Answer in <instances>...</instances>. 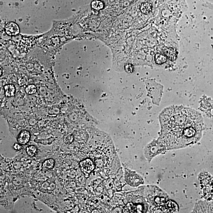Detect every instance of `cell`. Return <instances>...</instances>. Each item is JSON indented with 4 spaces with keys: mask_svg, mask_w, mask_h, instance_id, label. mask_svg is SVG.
Instances as JSON below:
<instances>
[{
    "mask_svg": "<svg viewBox=\"0 0 213 213\" xmlns=\"http://www.w3.org/2000/svg\"><path fill=\"white\" fill-rule=\"evenodd\" d=\"M161 131L157 141L167 150L186 148L202 138L204 120L201 114L189 107L173 105L160 115Z\"/></svg>",
    "mask_w": 213,
    "mask_h": 213,
    "instance_id": "6da1fadb",
    "label": "cell"
},
{
    "mask_svg": "<svg viewBox=\"0 0 213 213\" xmlns=\"http://www.w3.org/2000/svg\"><path fill=\"white\" fill-rule=\"evenodd\" d=\"M144 195L149 205L150 212L165 213V206L169 200L166 192L155 186H144Z\"/></svg>",
    "mask_w": 213,
    "mask_h": 213,
    "instance_id": "7a4b0ae2",
    "label": "cell"
},
{
    "mask_svg": "<svg viewBox=\"0 0 213 213\" xmlns=\"http://www.w3.org/2000/svg\"><path fill=\"white\" fill-rule=\"evenodd\" d=\"M126 199L127 202L124 209V212H150L149 205L144 195V186L136 191L127 193Z\"/></svg>",
    "mask_w": 213,
    "mask_h": 213,
    "instance_id": "3957f363",
    "label": "cell"
},
{
    "mask_svg": "<svg viewBox=\"0 0 213 213\" xmlns=\"http://www.w3.org/2000/svg\"><path fill=\"white\" fill-rule=\"evenodd\" d=\"M199 178L204 198L206 201H213V176L204 172L200 174Z\"/></svg>",
    "mask_w": 213,
    "mask_h": 213,
    "instance_id": "277c9868",
    "label": "cell"
},
{
    "mask_svg": "<svg viewBox=\"0 0 213 213\" xmlns=\"http://www.w3.org/2000/svg\"><path fill=\"white\" fill-rule=\"evenodd\" d=\"M167 150L157 140H154L149 143L144 148V157L150 163L154 157L167 151Z\"/></svg>",
    "mask_w": 213,
    "mask_h": 213,
    "instance_id": "5b68a950",
    "label": "cell"
},
{
    "mask_svg": "<svg viewBox=\"0 0 213 213\" xmlns=\"http://www.w3.org/2000/svg\"><path fill=\"white\" fill-rule=\"evenodd\" d=\"M124 171L125 182L130 186L137 187L144 184L143 177L135 171L127 168H125Z\"/></svg>",
    "mask_w": 213,
    "mask_h": 213,
    "instance_id": "8992f818",
    "label": "cell"
},
{
    "mask_svg": "<svg viewBox=\"0 0 213 213\" xmlns=\"http://www.w3.org/2000/svg\"><path fill=\"white\" fill-rule=\"evenodd\" d=\"M193 212L213 213V201H198L195 205Z\"/></svg>",
    "mask_w": 213,
    "mask_h": 213,
    "instance_id": "52a82bcc",
    "label": "cell"
},
{
    "mask_svg": "<svg viewBox=\"0 0 213 213\" xmlns=\"http://www.w3.org/2000/svg\"><path fill=\"white\" fill-rule=\"evenodd\" d=\"M80 167L82 172L86 177H88L92 172L95 169V163L90 158H86L81 161L79 163Z\"/></svg>",
    "mask_w": 213,
    "mask_h": 213,
    "instance_id": "ba28073f",
    "label": "cell"
},
{
    "mask_svg": "<svg viewBox=\"0 0 213 213\" xmlns=\"http://www.w3.org/2000/svg\"><path fill=\"white\" fill-rule=\"evenodd\" d=\"M31 135L29 131L27 130H23L19 133L17 137V140L21 144H25L29 142Z\"/></svg>",
    "mask_w": 213,
    "mask_h": 213,
    "instance_id": "9c48e42d",
    "label": "cell"
},
{
    "mask_svg": "<svg viewBox=\"0 0 213 213\" xmlns=\"http://www.w3.org/2000/svg\"><path fill=\"white\" fill-rule=\"evenodd\" d=\"M6 31L8 34L10 35H15L19 33V28L15 23L10 22L6 24Z\"/></svg>",
    "mask_w": 213,
    "mask_h": 213,
    "instance_id": "30bf717a",
    "label": "cell"
},
{
    "mask_svg": "<svg viewBox=\"0 0 213 213\" xmlns=\"http://www.w3.org/2000/svg\"><path fill=\"white\" fill-rule=\"evenodd\" d=\"M165 55L171 61H174L176 59L177 54L175 49L169 48L164 51Z\"/></svg>",
    "mask_w": 213,
    "mask_h": 213,
    "instance_id": "8fae6325",
    "label": "cell"
},
{
    "mask_svg": "<svg viewBox=\"0 0 213 213\" xmlns=\"http://www.w3.org/2000/svg\"><path fill=\"white\" fill-rule=\"evenodd\" d=\"M4 90L5 95L8 97L13 96L15 95V89L14 85H7L4 86Z\"/></svg>",
    "mask_w": 213,
    "mask_h": 213,
    "instance_id": "7c38bea8",
    "label": "cell"
},
{
    "mask_svg": "<svg viewBox=\"0 0 213 213\" xmlns=\"http://www.w3.org/2000/svg\"><path fill=\"white\" fill-rule=\"evenodd\" d=\"M55 164V161L53 159H49L44 161L42 164V168L44 170H49L52 169Z\"/></svg>",
    "mask_w": 213,
    "mask_h": 213,
    "instance_id": "4fadbf2b",
    "label": "cell"
},
{
    "mask_svg": "<svg viewBox=\"0 0 213 213\" xmlns=\"http://www.w3.org/2000/svg\"><path fill=\"white\" fill-rule=\"evenodd\" d=\"M167 58L166 55L160 53H157L156 54L155 56L154 60L156 64L161 65L166 63L167 60Z\"/></svg>",
    "mask_w": 213,
    "mask_h": 213,
    "instance_id": "5bb4252c",
    "label": "cell"
},
{
    "mask_svg": "<svg viewBox=\"0 0 213 213\" xmlns=\"http://www.w3.org/2000/svg\"><path fill=\"white\" fill-rule=\"evenodd\" d=\"M140 10L143 14H149L152 10L151 5L148 2H143L140 6Z\"/></svg>",
    "mask_w": 213,
    "mask_h": 213,
    "instance_id": "9a60e30c",
    "label": "cell"
},
{
    "mask_svg": "<svg viewBox=\"0 0 213 213\" xmlns=\"http://www.w3.org/2000/svg\"><path fill=\"white\" fill-rule=\"evenodd\" d=\"M104 6V2L100 0H95L91 3L92 8L96 10H102Z\"/></svg>",
    "mask_w": 213,
    "mask_h": 213,
    "instance_id": "2e32d148",
    "label": "cell"
},
{
    "mask_svg": "<svg viewBox=\"0 0 213 213\" xmlns=\"http://www.w3.org/2000/svg\"><path fill=\"white\" fill-rule=\"evenodd\" d=\"M37 151V147L34 145L29 146L26 148V152L28 156L33 157Z\"/></svg>",
    "mask_w": 213,
    "mask_h": 213,
    "instance_id": "e0dca14e",
    "label": "cell"
},
{
    "mask_svg": "<svg viewBox=\"0 0 213 213\" xmlns=\"http://www.w3.org/2000/svg\"><path fill=\"white\" fill-rule=\"evenodd\" d=\"M37 88L34 85H30L26 88L25 92L28 95H33L37 92Z\"/></svg>",
    "mask_w": 213,
    "mask_h": 213,
    "instance_id": "ac0fdd59",
    "label": "cell"
},
{
    "mask_svg": "<svg viewBox=\"0 0 213 213\" xmlns=\"http://www.w3.org/2000/svg\"><path fill=\"white\" fill-rule=\"evenodd\" d=\"M74 140V137L72 134H67L64 136V140L66 144H69L72 143Z\"/></svg>",
    "mask_w": 213,
    "mask_h": 213,
    "instance_id": "d6986e66",
    "label": "cell"
},
{
    "mask_svg": "<svg viewBox=\"0 0 213 213\" xmlns=\"http://www.w3.org/2000/svg\"><path fill=\"white\" fill-rule=\"evenodd\" d=\"M125 70L127 73H132L134 70V66L131 64H126L125 66Z\"/></svg>",
    "mask_w": 213,
    "mask_h": 213,
    "instance_id": "ffe728a7",
    "label": "cell"
},
{
    "mask_svg": "<svg viewBox=\"0 0 213 213\" xmlns=\"http://www.w3.org/2000/svg\"><path fill=\"white\" fill-rule=\"evenodd\" d=\"M22 147L21 144L19 143H15L14 145V148L16 150H19L21 149Z\"/></svg>",
    "mask_w": 213,
    "mask_h": 213,
    "instance_id": "44dd1931",
    "label": "cell"
}]
</instances>
